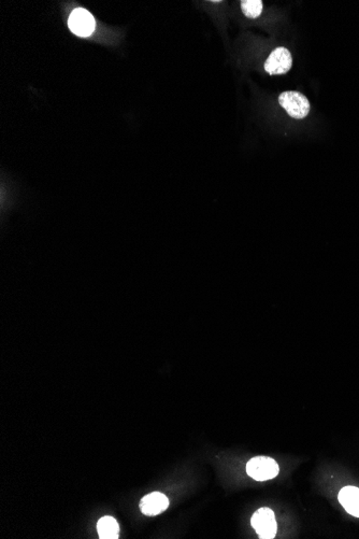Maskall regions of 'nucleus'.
Returning a JSON list of instances; mask_svg holds the SVG:
<instances>
[{
    "mask_svg": "<svg viewBox=\"0 0 359 539\" xmlns=\"http://www.w3.org/2000/svg\"><path fill=\"white\" fill-rule=\"evenodd\" d=\"M279 103L284 108L287 115L294 119H305L310 113L311 107L308 99L299 92H285L281 94Z\"/></svg>",
    "mask_w": 359,
    "mask_h": 539,
    "instance_id": "obj_1",
    "label": "nucleus"
},
{
    "mask_svg": "<svg viewBox=\"0 0 359 539\" xmlns=\"http://www.w3.org/2000/svg\"><path fill=\"white\" fill-rule=\"evenodd\" d=\"M278 463L273 459L267 457H256L249 461L247 465V472L249 476L256 481H266L278 476Z\"/></svg>",
    "mask_w": 359,
    "mask_h": 539,
    "instance_id": "obj_2",
    "label": "nucleus"
},
{
    "mask_svg": "<svg viewBox=\"0 0 359 539\" xmlns=\"http://www.w3.org/2000/svg\"><path fill=\"white\" fill-rule=\"evenodd\" d=\"M251 524L261 538H274L278 530L274 512L270 508L258 509L253 515Z\"/></svg>",
    "mask_w": 359,
    "mask_h": 539,
    "instance_id": "obj_3",
    "label": "nucleus"
},
{
    "mask_svg": "<svg viewBox=\"0 0 359 539\" xmlns=\"http://www.w3.org/2000/svg\"><path fill=\"white\" fill-rule=\"evenodd\" d=\"M69 29L80 37H89L95 31L96 22L93 15L87 10L83 8H78L71 12V17L68 20Z\"/></svg>",
    "mask_w": 359,
    "mask_h": 539,
    "instance_id": "obj_4",
    "label": "nucleus"
},
{
    "mask_svg": "<svg viewBox=\"0 0 359 539\" xmlns=\"http://www.w3.org/2000/svg\"><path fill=\"white\" fill-rule=\"evenodd\" d=\"M293 66L292 54L285 48H278L269 55L265 63V71L269 75H285Z\"/></svg>",
    "mask_w": 359,
    "mask_h": 539,
    "instance_id": "obj_5",
    "label": "nucleus"
},
{
    "mask_svg": "<svg viewBox=\"0 0 359 539\" xmlns=\"http://www.w3.org/2000/svg\"><path fill=\"white\" fill-rule=\"evenodd\" d=\"M169 500L163 493L153 492L143 497L140 509L145 516H157L168 508Z\"/></svg>",
    "mask_w": 359,
    "mask_h": 539,
    "instance_id": "obj_6",
    "label": "nucleus"
},
{
    "mask_svg": "<svg viewBox=\"0 0 359 539\" xmlns=\"http://www.w3.org/2000/svg\"><path fill=\"white\" fill-rule=\"evenodd\" d=\"M339 502L352 516L359 518V489L345 487L339 493Z\"/></svg>",
    "mask_w": 359,
    "mask_h": 539,
    "instance_id": "obj_7",
    "label": "nucleus"
},
{
    "mask_svg": "<svg viewBox=\"0 0 359 539\" xmlns=\"http://www.w3.org/2000/svg\"><path fill=\"white\" fill-rule=\"evenodd\" d=\"M97 531L101 538H119V528L117 520L112 517L107 516L101 518L97 523Z\"/></svg>",
    "mask_w": 359,
    "mask_h": 539,
    "instance_id": "obj_8",
    "label": "nucleus"
},
{
    "mask_svg": "<svg viewBox=\"0 0 359 539\" xmlns=\"http://www.w3.org/2000/svg\"><path fill=\"white\" fill-rule=\"evenodd\" d=\"M243 13L250 19H256L263 11V1L261 0H243L241 1Z\"/></svg>",
    "mask_w": 359,
    "mask_h": 539,
    "instance_id": "obj_9",
    "label": "nucleus"
}]
</instances>
